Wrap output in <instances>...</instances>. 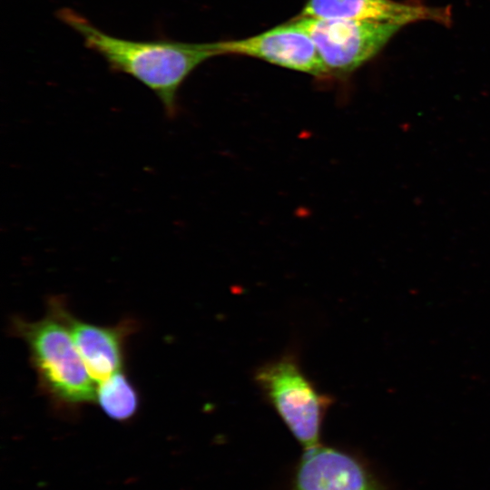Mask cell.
<instances>
[{
	"instance_id": "6da1fadb",
	"label": "cell",
	"mask_w": 490,
	"mask_h": 490,
	"mask_svg": "<svg viewBox=\"0 0 490 490\" xmlns=\"http://www.w3.org/2000/svg\"><path fill=\"white\" fill-rule=\"evenodd\" d=\"M57 16L101 55L112 72L122 73L154 93L169 117L178 110V93L187 77L206 60L219 55L215 43H184L158 38L135 41L111 35L70 8Z\"/></svg>"
},
{
	"instance_id": "7a4b0ae2",
	"label": "cell",
	"mask_w": 490,
	"mask_h": 490,
	"mask_svg": "<svg viewBox=\"0 0 490 490\" xmlns=\"http://www.w3.org/2000/svg\"><path fill=\"white\" fill-rule=\"evenodd\" d=\"M53 298L46 316L36 321L12 320L13 333L27 345L44 392L58 406L76 408L95 402V381L89 374L61 311Z\"/></svg>"
},
{
	"instance_id": "3957f363",
	"label": "cell",
	"mask_w": 490,
	"mask_h": 490,
	"mask_svg": "<svg viewBox=\"0 0 490 490\" xmlns=\"http://www.w3.org/2000/svg\"><path fill=\"white\" fill-rule=\"evenodd\" d=\"M254 378L299 443L306 449L318 446L331 399L314 387L297 360L284 356L266 363L256 370Z\"/></svg>"
},
{
	"instance_id": "277c9868",
	"label": "cell",
	"mask_w": 490,
	"mask_h": 490,
	"mask_svg": "<svg viewBox=\"0 0 490 490\" xmlns=\"http://www.w3.org/2000/svg\"><path fill=\"white\" fill-rule=\"evenodd\" d=\"M313 40L328 76L351 74L374 57L402 25L360 20L296 18Z\"/></svg>"
},
{
	"instance_id": "5b68a950",
	"label": "cell",
	"mask_w": 490,
	"mask_h": 490,
	"mask_svg": "<svg viewBox=\"0 0 490 490\" xmlns=\"http://www.w3.org/2000/svg\"><path fill=\"white\" fill-rule=\"evenodd\" d=\"M215 48L219 55H247L314 76H328L313 40L296 18L248 38L217 42Z\"/></svg>"
},
{
	"instance_id": "8992f818",
	"label": "cell",
	"mask_w": 490,
	"mask_h": 490,
	"mask_svg": "<svg viewBox=\"0 0 490 490\" xmlns=\"http://www.w3.org/2000/svg\"><path fill=\"white\" fill-rule=\"evenodd\" d=\"M299 16L392 23L400 25L417 21L448 24L450 12L393 0H306Z\"/></svg>"
},
{
	"instance_id": "52a82bcc",
	"label": "cell",
	"mask_w": 490,
	"mask_h": 490,
	"mask_svg": "<svg viewBox=\"0 0 490 490\" xmlns=\"http://www.w3.org/2000/svg\"><path fill=\"white\" fill-rule=\"evenodd\" d=\"M61 311L76 348L96 383L122 370L124 343L136 327L132 320L109 327L84 322L74 318L63 301Z\"/></svg>"
},
{
	"instance_id": "ba28073f",
	"label": "cell",
	"mask_w": 490,
	"mask_h": 490,
	"mask_svg": "<svg viewBox=\"0 0 490 490\" xmlns=\"http://www.w3.org/2000/svg\"><path fill=\"white\" fill-rule=\"evenodd\" d=\"M295 479V490H381L351 456L316 446L306 449Z\"/></svg>"
},
{
	"instance_id": "9c48e42d",
	"label": "cell",
	"mask_w": 490,
	"mask_h": 490,
	"mask_svg": "<svg viewBox=\"0 0 490 490\" xmlns=\"http://www.w3.org/2000/svg\"><path fill=\"white\" fill-rule=\"evenodd\" d=\"M95 402L111 419L124 422L136 415L140 397L135 387L120 370L98 383Z\"/></svg>"
}]
</instances>
